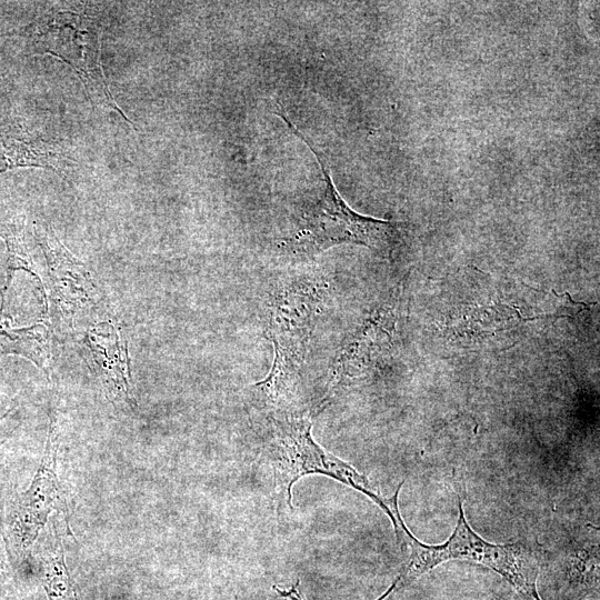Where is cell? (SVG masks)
<instances>
[{
    "label": "cell",
    "instance_id": "obj_9",
    "mask_svg": "<svg viewBox=\"0 0 600 600\" xmlns=\"http://www.w3.org/2000/svg\"><path fill=\"white\" fill-rule=\"evenodd\" d=\"M56 154L39 139H31L20 128L0 126V172L16 167L36 166L58 171Z\"/></svg>",
    "mask_w": 600,
    "mask_h": 600
},
{
    "label": "cell",
    "instance_id": "obj_6",
    "mask_svg": "<svg viewBox=\"0 0 600 600\" xmlns=\"http://www.w3.org/2000/svg\"><path fill=\"white\" fill-rule=\"evenodd\" d=\"M38 52H48L70 64L94 104L114 109L127 121L108 89L101 63V31L96 22L74 12H54L29 26Z\"/></svg>",
    "mask_w": 600,
    "mask_h": 600
},
{
    "label": "cell",
    "instance_id": "obj_14",
    "mask_svg": "<svg viewBox=\"0 0 600 600\" xmlns=\"http://www.w3.org/2000/svg\"><path fill=\"white\" fill-rule=\"evenodd\" d=\"M273 589L277 591V593L287 599V600H304L301 588H300V581L297 580L291 587L288 589H281L278 586H273Z\"/></svg>",
    "mask_w": 600,
    "mask_h": 600
},
{
    "label": "cell",
    "instance_id": "obj_1",
    "mask_svg": "<svg viewBox=\"0 0 600 600\" xmlns=\"http://www.w3.org/2000/svg\"><path fill=\"white\" fill-rule=\"evenodd\" d=\"M401 551L407 552L390 587L376 600H388L439 564L464 560L481 564L503 577L513 589L528 599H540L537 590L539 557L523 542L492 543L480 537L468 523L462 501L452 534L444 543L426 544L408 529L402 517L393 526Z\"/></svg>",
    "mask_w": 600,
    "mask_h": 600
},
{
    "label": "cell",
    "instance_id": "obj_12",
    "mask_svg": "<svg viewBox=\"0 0 600 600\" xmlns=\"http://www.w3.org/2000/svg\"><path fill=\"white\" fill-rule=\"evenodd\" d=\"M2 237L6 240L8 249L7 279L2 290V297L6 294L11 282L12 273L19 269L33 272L43 280L44 284H47V272L37 264L31 256L23 231H10L3 233Z\"/></svg>",
    "mask_w": 600,
    "mask_h": 600
},
{
    "label": "cell",
    "instance_id": "obj_5",
    "mask_svg": "<svg viewBox=\"0 0 600 600\" xmlns=\"http://www.w3.org/2000/svg\"><path fill=\"white\" fill-rule=\"evenodd\" d=\"M58 450V418L51 412L41 463L29 488L11 499L4 512L3 541L16 567L29 558L51 512H67L57 474Z\"/></svg>",
    "mask_w": 600,
    "mask_h": 600
},
{
    "label": "cell",
    "instance_id": "obj_7",
    "mask_svg": "<svg viewBox=\"0 0 600 600\" xmlns=\"http://www.w3.org/2000/svg\"><path fill=\"white\" fill-rule=\"evenodd\" d=\"M34 231L48 262L47 288L56 303L76 307L92 302L98 290L83 263L61 244L50 227L37 226Z\"/></svg>",
    "mask_w": 600,
    "mask_h": 600
},
{
    "label": "cell",
    "instance_id": "obj_3",
    "mask_svg": "<svg viewBox=\"0 0 600 600\" xmlns=\"http://www.w3.org/2000/svg\"><path fill=\"white\" fill-rule=\"evenodd\" d=\"M270 423L271 439L266 460L272 472L274 491L291 511L293 484L304 476L322 474L366 494L389 519L393 518L401 483L391 497L381 496L366 476L314 441L310 417L302 411L273 413Z\"/></svg>",
    "mask_w": 600,
    "mask_h": 600
},
{
    "label": "cell",
    "instance_id": "obj_2",
    "mask_svg": "<svg viewBox=\"0 0 600 600\" xmlns=\"http://www.w3.org/2000/svg\"><path fill=\"white\" fill-rule=\"evenodd\" d=\"M322 289L317 280L296 279L274 293L269 334L274 359L267 378L254 384L258 397L273 413L300 411L301 368L321 304Z\"/></svg>",
    "mask_w": 600,
    "mask_h": 600
},
{
    "label": "cell",
    "instance_id": "obj_11",
    "mask_svg": "<svg viewBox=\"0 0 600 600\" xmlns=\"http://www.w3.org/2000/svg\"><path fill=\"white\" fill-rule=\"evenodd\" d=\"M40 564L48 600H79L66 563L61 539L54 528L44 542Z\"/></svg>",
    "mask_w": 600,
    "mask_h": 600
},
{
    "label": "cell",
    "instance_id": "obj_8",
    "mask_svg": "<svg viewBox=\"0 0 600 600\" xmlns=\"http://www.w3.org/2000/svg\"><path fill=\"white\" fill-rule=\"evenodd\" d=\"M110 400L133 409L136 400L132 392L127 346L121 333L109 322H100L88 330L83 339Z\"/></svg>",
    "mask_w": 600,
    "mask_h": 600
},
{
    "label": "cell",
    "instance_id": "obj_4",
    "mask_svg": "<svg viewBox=\"0 0 600 600\" xmlns=\"http://www.w3.org/2000/svg\"><path fill=\"white\" fill-rule=\"evenodd\" d=\"M279 116L312 151L322 170L324 183L322 191L300 210L297 231L289 244L297 251L314 254L342 243L376 249L388 243L394 231L392 223L353 211L334 187L320 152L283 113Z\"/></svg>",
    "mask_w": 600,
    "mask_h": 600
},
{
    "label": "cell",
    "instance_id": "obj_13",
    "mask_svg": "<svg viewBox=\"0 0 600 600\" xmlns=\"http://www.w3.org/2000/svg\"><path fill=\"white\" fill-rule=\"evenodd\" d=\"M8 558L4 541L0 537V590L6 586L10 577Z\"/></svg>",
    "mask_w": 600,
    "mask_h": 600
},
{
    "label": "cell",
    "instance_id": "obj_10",
    "mask_svg": "<svg viewBox=\"0 0 600 600\" xmlns=\"http://www.w3.org/2000/svg\"><path fill=\"white\" fill-rule=\"evenodd\" d=\"M19 354L32 361L50 376L52 341L48 328L38 323L32 327L0 331V356Z\"/></svg>",
    "mask_w": 600,
    "mask_h": 600
},
{
    "label": "cell",
    "instance_id": "obj_16",
    "mask_svg": "<svg viewBox=\"0 0 600 600\" xmlns=\"http://www.w3.org/2000/svg\"><path fill=\"white\" fill-rule=\"evenodd\" d=\"M17 407L16 400L4 401L0 403V423L7 418V416ZM3 443V440L0 441V446Z\"/></svg>",
    "mask_w": 600,
    "mask_h": 600
},
{
    "label": "cell",
    "instance_id": "obj_15",
    "mask_svg": "<svg viewBox=\"0 0 600 600\" xmlns=\"http://www.w3.org/2000/svg\"><path fill=\"white\" fill-rule=\"evenodd\" d=\"M488 600H541L540 599H528L522 594L518 593L516 590H502L491 593Z\"/></svg>",
    "mask_w": 600,
    "mask_h": 600
}]
</instances>
